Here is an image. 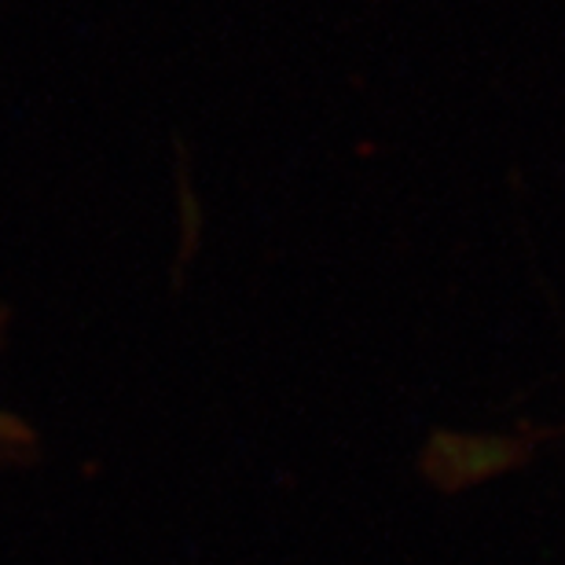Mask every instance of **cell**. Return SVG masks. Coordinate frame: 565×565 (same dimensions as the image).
<instances>
[{"instance_id":"6da1fadb","label":"cell","mask_w":565,"mask_h":565,"mask_svg":"<svg viewBox=\"0 0 565 565\" xmlns=\"http://www.w3.org/2000/svg\"><path fill=\"white\" fill-rule=\"evenodd\" d=\"M0 445H4V423H0Z\"/></svg>"}]
</instances>
